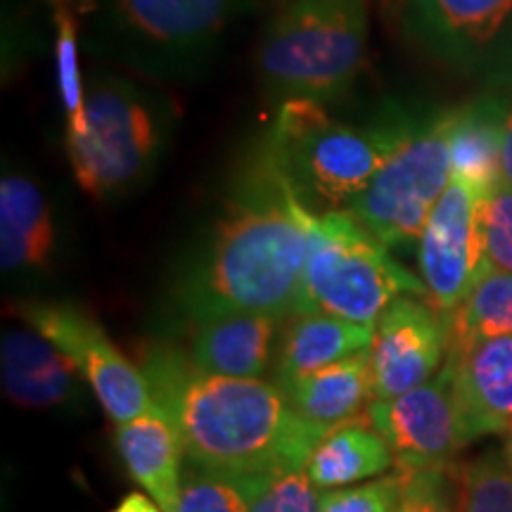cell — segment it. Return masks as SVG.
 I'll return each instance as SVG.
<instances>
[{
    "mask_svg": "<svg viewBox=\"0 0 512 512\" xmlns=\"http://www.w3.org/2000/svg\"><path fill=\"white\" fill-rule=\"evenodd\" d=\"M280 320L268 313H228L202 320L192 330L188 356L204 373L259 380L271 363Z\"/></svg>",
    "mask_w": 512,
    "mask_h": 512,
    "instance_id": "e0dca14e",
    "label": "cell"
},
{
    "mask_svg": "<svg viewBox=\"0 0 512 512\" xmlns=\"http://www.w3.org/2000/svg\"><path fill=\"white\" fill-rule=\"evenodd\" d=\"M233 484L247 501L249 512H323L320 494L306 470L247 477Z\"/></svg>",
    "mask_w": 512,
    "mask_h": 512,
    "instance_id": "d4e9b609",
    "label": "cell"
},
{
    "mask_svg": "<svg viewBox=\"0 0 512 512\" xmlns=\"http://www.w3.org/2000/svg\"><path fill=\"white\" fill-rule=\"evenodd\" d=\"M456 396L467 444L512 432V335L451 351Z\"/></svg>",
    "mask_w": 512,
    "mask_h": 512,
    "instance_id": "5bb4252c",
    "label": "cell"
},
{
    "mask_svg": "<svg viewBox=\"0 0 512 512\" xmlns=\"http://www.w3.org/2000/svg\"><path fill=\"white\" fill-rule=\"evenodd\" d=\"M285 396L302 418L330 430L356 420L370 396H375L370 349L302 377L285 389Z\"/></svg>",
    "mask_w": 512,
    "mask_h": 512,
    "instance_id": "ffe728a7",
    "label": "cell"
},
{
    "mask_svg": "<svg viewBox=\"0 0 512 512\" xmlns=\"http://www.w3.org/2000/svg\"><path fill=\"white\" fill-rule=\"evenodd\" d=\"M508 102L498 95H482L456 107L451 133L453 176L465 178L489 192L501 181V145Z\"/></svg>",
    "mask_w": 512,
    "mask_h": 512,
    "instance_id": "7402d4cb",
    "label": "cell"
},
{
    "mask_svg": "<svg viewBox=\"0 0 512 512\" xmlns=\"http://www.w3.org/2000/svg\"><path fill=\"white\" fill-rule=\"evenodd\" d=\"M3 392L22 408H55L72 401L79 370L36 330H10L0 344Z\"/></svg>",
    "mask_w": 512,
    "mask_h": 512,
    "instance_id": "2e32d148",
    "label": "cell"
},
{
    "mask_svg": "<svg viewBox=\"0 0 512 512\" xmlns=\"http://www.w3.org/2000/svg\"><path fill=\"white\" fill-rule=\"evenodd\" d=\"M486 192L453 176L434 204L418 240V266L427 299L439 313H451L489 271L484 256L482 209Z\"/></svg>",
    "mask_w": 512,
    "mask_h": 512,
    "instance_id": "8fae6325",
    "label": "cell"
},
{
    "mask_svg": "<svg viewBox=\"0 0 512 512\" xmlns=\"http://www.w3.org/2000/svg\"><path fill=\"white\" fill-rule=\"evenodd\" d=\"M112 512H164L159 505L152 501V498H147L145 494H128L126 498H121L117 508Z\"/></svg>",
    "mask_w": 512,
    "mask_h": 512,
    "instance_id": "d6a6232c",
    "label": "cell"
},
{
    "mask_svg": "<svg viewBox=\"0 0 512 512\" xmlns=\"http://www.w3.org/2000/svg\"><path fill=\"white\" fill-rule=\"evenodd\" d=\"M406 475L377 477L373 482L342 486V489L320 491V510L323 512H394L403 496Z\"/></svg>",
    "mask_w": 512,
    "mask_h": 512,
    "instance_id": "83f0119b",
    "label": "cell"
},
{
    "mask_svg": "<svg viewBox=\"0 0 512 512\" xmlns=\"http://www.w3.org/2000/svg\"><path fill=\"white\" fill-rule=\"evenodd\" d=\"M366 0H287L261 36L256 67L275 105H332L349 95L366 62Z\"/></svg>",
    "mask_w": 512,
    "mask_h": 512,
    "instance_id": "8992f818",
    "label": "cell"
},
{
    "mask_svg": "<svg viewBox=\"0 0 512 512\" xmlns=\"http://www.w3.org/2000/svg\"><path fill=\"white\" fill-rule=\"evenodd\" d=\"M117 446L128 475L164 512H176L183 491L181 453L185 451L162 408L152 403L136 420L119 425Z\"/></svg>",
    "mask_w": 512,
    "mask_h": 512,
    "instance_id": "ac0fdd59",
    "label": "cell"
},
{
    "mask_svg": "<svg viewBox=\"0 0 512 512\" xmlns=\"http://www.w3.org/2000/svg\"><path fill=\"white\" fill-rule=\"evenodd\" d=\"M411 117V107L389 100L368 121L351 124L318 102L292 100L278 107L268 138L306 204L337 209L373 181Z\"/></svg>",
    "mask_w": 512,
    "mask_h": 512,
    "instance_id": "5b68a950",
    "label": "cell"
},
{
    "mask_svg": "<svg viewBox=\"0 0 512 512\" xmlns=\"http://www.w3.org/2000/svg\"><path fill=\"white\" fill-rule=\"evenodd\" d=\"M427 512H460V491L458 494L453 491L451 482H448V472L439 482L437 489H434L430 505H427Z\"/></svg>",
    "mask_w": 512,
    "mask_h": 512,
    "instance_id": "4dcf8cb0",
    "label": "cell"
},
{
    "mask_svg": "<svg viewBox=\"0 0 512 512\" xmlns=\"http://www.w3.org/2000/svg\"><path fill=\"white\" fill-rule=\"evenodd\" d=\"M456 107L413 110L406 131L373 181L347 207L382 245L418 242L434 204L453 178L451 133Z\"/></svg>",
    "mask_w": 512,
    "mask_h": 512,
    "instance_id": "ba28073f",
    "label": "cell"
},
{
    "mask_svg": "<svg viewBox=\"0 0 512 512\" xmlns=\"http://www.w3.org/2000/svg\"><path fill=\"white\" fill-rule=\"evenodd\" d=\"M178 124L176 105L155 83L105 69L86 81L83 128L67 136V157L81 190L121 200L155 176Z\"/></svg>",
    "mask_w": 512,
    "mask_h": 512,
    "instance_id": "277c9868",
    "label": "cell"
},
{
    "mask_svg": "<svg viewBox=\"0 0 512 512\" xmlns=\"http://www.w3.org/2000/svg\"><path fill=\"white\" fill-rule=\"evenodd\" d=\"M446 320L448 354L484 339L512 335V273L489 268Z\"/></svg>",
    "mask_w": 512,
    "mask_h": 512,
    "instance_id": "603a6c76",
    "label": "cell"
},
{
    "mask_svg": "<svg viewBox=\"0 0 512 512\" xmlns=\"http://www.w3.org/2000/svg\"><path fill=\"white\" fill-rule=\"evenodd\" d=\"M425 299L403 294L377 318L370 344L375 399H396L430 382L444 368L446 320Z\"/></svg>",
    "mask_w": 512,
    "mask_h": 512,
    "instance_id": "4fadbf2b",
    "label": "cell"
},
{
    "mask_svg": "<svg viewBox=\"0 0 512 512\" xmlns=\"http://www.w3.org/2000/svg\"><path fill=\"white\" fill-rule=\"evenodd\" d=\"M403 475H406V486H403V496L394 512H427V505H430L434 489H437L439 482L446 475V467L413 470L403 472Z\"/></svg>",
    "mask_w": 512,
    "mask_h": 512,
    "instance_id": "f546056e",
    "label": "cell"
},
{
    "mask_svg": "<svg viewBox=\"0 0 512 512\" xmlns=\"http://www.w3.org/2000/svg\"><path fill=\"white\" fill-rule=\"evenodd\" d=\"M501 176L505 183L512 185V102L505 114L503 124V145H501Z\"/></svg>",
    "mask_w": 512,
    "mask_h": 512,
    "instance_id": "1f68e13d",
    "label": "cell"
},
{
    "mask_svg": "<svg viewBox=\"0 0 512 512\" xmlns=\"http://www.w3.org/2000/svg\"><path fill=\"white\" fill-rule=\"evenodd\" d=\"M55 74L57 93L67 117V136H76L83 128L86 83L79 64V24L69 5L55 10Z\"/></svg>",
    "mask_w": 512,
    "mask_h": 512,
    "instance_id": "cb8c5ba5",
    "label": "cell"
},
{
    "mask_svg": "<svg viewBox=\"0 0 512 512\" xmlns=\"http://www.w3.org/2000/svg\"><path fill=\"white\" fill-rule=\"evenodd\" d=\"M479 223L486 266L512 273V185L503 178L486 192L479 209Z\"/></svg>",
    "mask_w": 512,
    "mask_h": 512,
    "instance_id": "4316f807",
    "label": "cell"
},
{
    "mask_svg": "<svg viewBox=\"0 0 512 512\" xmlns=\"http://www.w3.org/2000/svg\"><path fill=\"white\" fill-rule=\"evenodd\" d=\"M453 377V361L446 358L430 382L396 399H375L368 406V418L387 439L399 470L446 467L467 444Z\"/></svg>",
    "mask_w": 512,
    "mask_h": 512,
    "instance_id": "7c38bea8",
    "label": "cell"
},
{
    "mask_svg": "<svg viewBox=\"0 0 512 512\" xmlns=\"http://www.w3.org/2000/svg\"><path fill=\"white\" fill-rule=\"evenodd\" d=\"M280 3H283V5H285V3H287V0H280Z\"/></svg>",
    "mask_w": 512,
    "mask_h": 512,
    "instance_id": "d590c367",
    "label": "cell"
},
{
    "mask_svg": "<svg viewBox=\"0 0 512 512\" xmlns=\"http://www.w3.org/2000/svg\"><path fill=\"white\" fill-rule=\"evenodd\" d=\"M403 294L427 297V287L349 209L316 214L294 313H328L375 328Z\"/></svg>",
    "mask_w": 512,
    "mask_h": 512,
    "instance_id": "52a82bcc",
    "label": "cell"
},
{
    "mask_svg": "<svg viewBox=\"0 0 512 512\" xmlns=\"http://www.w3.org/2000/svg\"><path fill=\"white\" fill-rule=\"evenodd\" d=\"M460 512H512V472L505 456L489 453L465 467Z\"/></svg>",
    "mask_w": 512,
    "mask_h": 512,
    "instance_id": "484cf974",
    "label": "cell"
},
{
    "mask_svg": "<svg viewBox=\"0 0 512 512\" xmlns=\"http://www.w3.org/2000/svg\"><path fill=\"white\" fill-rule=\"evenodd\" d=\"M57 230L46 192L22 171H3L0 181V266L5 273L48 271Z\"/></svg>",
    "mask_w": 512,
    "mask_h": 512,
    "instance_id": "9a60e30c",
    "label": "cell"
},
{
    "mask_svg": "<svg viewBox=\"0 0 512 512\" xmlns=\"http://www.w3.org/2000/svg\"><path fill=\"white\" fill-rule=\"evenodd\" d=\"M50 3H53V5H55V10H57V8H67L69 0H50Z\"/></svg>",
    "mask_w": 512,
    "mask_h": 512,
    "instance_id": "e575fe53",
    "label": "cell"
},
{
    "mask_svg": "<svg viewBox=\"0 0 512 512\" xmlns=\"http://www.w3.org/2000/svg\"><path fill=\"white\" fill-rule=\"evenodd\" d=\"M12 311L74 363L117 425L136 420L152 406L143 370L121 354L91 313L60 302H22Z\"/></svg>",
    "mask_w": 512,
    "mask_h": 512,
    "instance_id": "30bf717a",
    "label": "cell"
},
{
    "mask_svg": "<svg viewBox=\"0 0 512 512\" xmlns=\"http://www.w3.org/2000/svg\"><path fill=\"white\" fill-rule=\"evenodd\" d=\"M143 375L185 456L228 482L306 470L330 432L294 411L278 384L204 373L164 344L147 351Z\"/></svg>",
    "mask_w": 512,
    "mask_h": 512,
    "instance_id": "7a4b0ae2",
    "label": "cell"
},
{
    "mask_svg": "<svg viewBox=\"0 0 512 512\" xmlns=\"http://www.w3.org/2000/svg\"><path fill=\"white\" fill-rule=\"evenodd\" d=\"M285 320L275 368V384L283 392L302 377L373 344V325L351 323L328 313H292Z\"/></svg>",
    "mask_w": 512,
    "mask_h": 512,
    "instance_id": "d6986e66",
    "label": "cell"
},
{
    "mask_svg": "<svg viewBox=\"0 0 512 512\" xmlns=\"http://www.w3.org/2000/svg\"><path fill=\"white\" fill-rule=\"evenodd\" d=\"M313 211L261 136L242 152L207 240L185 266L176 302L190 323L228 313L297 311Z\"/></svg>",
    "mask_w": 512,
    "mask_h": 512,
    "instance_id": "6da1fadb",
    "label": "cell"
},
{
    "mask_svg": "<svg viewBox=\"0 0 512 512\" xmlns=\"http://www.w3.org/2000/svg\"><path fill=\"white\" fill-rule=\"evenodd\" d=\"M176 512H249V508L238 486L204 472L185 479Z\"/></svg>",
    "mask_w": 512,
    "mask_h": 512,
    "instance_id": "f1b7e54d",
    "label": "cell"
},
{
    "mask_svg": "<svg viewBox=\"0 0 512 512\" xmlns=\"http://www.w3.org/2000/svg\"><path fill=\"white\" fill-rule=\"evenodd\" d=\"M394 465L392 448L375 430L373 422L366 425V422L349 420L332 427L328 437L320 441L306 465V475L313 486L325 491L380 477Z\"/></svg>",
    "mask_w": 512,
    "mask_h": 512,
    "instance_id": "44dd1931",
    "label": "cell"
},
{
    "mask_svg": "<svg viewBox=\"0 0 512 512\" xmlns=\"http://www.w3.org/2000/svg\"><path fill=\"white\" fill-rule=\"evenodd\" d=\"M256 0H91L83 48L150 83H197Z\"/></svg>",
    "mask_w": 512,
    "mask_h": 512,
    "instance_id": "3957f363",
    "label": "cell"
},
{
    "mask_svg": "<svg viewBox=\"0 0 512 512\" xmlns=\"http://www.w3.org/2000/svg\"><path fill=\"white\" fill-rule=\"evenodd\" d=\"M503 456H505V463H508L510 472H512V432H510V439H508V444H505V451H503Z\"/></svg>",
    "mask_w": 512,
    "mask_h": 512,
    "instance_id": "836d02e7",
    "label": "cell"
},
{
    "mask_svg": "<svg viewBox=\"0 0 512 512\" xmlns=\"http://www.w3.org/2000/svg\"><path fill=\"white\" fill-rule=\"evenodd\" d=\"M408 46L463 76L508 81L512 0H401Z\"/></svg>",
    "mask_w": 512,
    "mask_h": 512,
    "instance_id": "9c48e42d",
    "label": "cell"
}]
</instances>
